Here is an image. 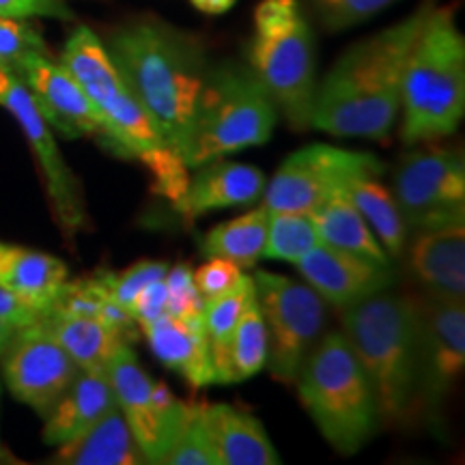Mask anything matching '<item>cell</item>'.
Wrapping results in <instances>:
<instances>
[{"mask_svg": "<svg viewBox=\"0 0 465 465\" xmlns=\"http://www.w3.org/2000/svg\"><path fill=\"white\" fill-rule=\"evenodd\" d=\"M254 295L252 276L243 274L240 282L231 291L209 300L205 306V330L209 341V353H212L213 366V383L226 386L232 383V366H231V342L235 332L237 322H240L243 306Z\"/></svg>", "mask_w": 465, "mask_h": 465, "instance_id": "28", "label": "cell"}, {"mask_svg": "<svg viewBox=\"0 0 465 465\" xmlns=\"http://www.w3.org/2000/svg\"><path fill=\"white\" fill-rule=\"evenodd\" d=\"M347 192L351 196L353 205L360 209V213L373 229L375 237L388 252V257H403L407 242H410V229H407L405 218L401 213L392 192L377 179V174L353 177L347 183Z\"/></svg>", "mask_w": 465, "mask_h": 465, "instance_id": "27", "label": "cell"}, {"mask_svg": "<svg viewBox=\"0 0 465 465\" xmlns=\"http://www.w3.org/2000/svg\"><path fill=\"white\" fill-rule=\"evenodd\" d=\"M61 65L78 80L100 114L110 149L138 160L151 173V190L174 203L190 182L183 158L168 147L138 104L106 45L89 26H75L61 52Z\"/></svg>", "mask_w": 465, "mask_h": 465, "instance_id": "3", "label": "cell"}, {"mask_svg": "<svg viewBox=\"0 0 465 465\" xmlns=\"http://www.w3.org/2000/svg\"><path fill=\"white\" fill-rule=\"evenodd\" d=\"M308 216H311L325 246L360 254V257L377 261V263L383 265H392L391 257L375 237L373 229L360 213V209L353 205L347 188L332 192L322 205L308 212Z\"/></svg>", "mask_w": 465, "mask_h": 465, "instance_id": "25", "label": "cell"}, {"mask_svg": "<svg viewBox=\"0 0 465 465\" xmlns=\"http://www.w3.org/2000/svg\"><path fill=\"white\" fill-rule=\"evenodd\" d=\"M203 420L216 465L282 463L263 422L250 411L226 403H203Z\"/></svg>", "mask_w": 465, "mask_h": 465, "instance_id": "20", "label": "cell"}, {"mask_svg": "<svg viewBox=\"0 0 465 465\" xmlns=\"http://www.w3.org/2000/svg\"><path fill=\"white\" fill-rule=\"evenodd\" d=\"M322 243V237L308 213L302 212H270L263 257L272 261L295 263L308 250Z\"/></svg>", "mask_w": 465, "mask_h": 465, "instance_id": "31", "label": "cell"}, {"mask_svg": "<svg viewBox=\"0 0 465 465\" xmlns=\"http://www.w3.org/2000/svg\"><path fill=\"white\" fill-rule=\"evenodd\" d=\"M106 375L113 386L116 405H119L125 422L130 424L134 438L147 461L160 463L162 455L166 452V438L164 429L155 416L153 401H151L153 380L138 362L130 345H124L114 353V358L106 366Z\"/></svg>", "mask_w": 465, "mask_h": 465, "instance_id": "19", "label": "cell"}, {"mask_svg": "<svg viewBox=\"0 0 465 465\" xmlns=\"http://www.w3.org/2000/svg\"><path fill=\"white\" fill-rule=\"evenodd\" d=\"M341 322L375 392L380 422L394 429L418 422L416 298L383 291L342 308Z\"/></svg>", "mask_w": 465, "mask_h": 465, "instance_id": "4", "label": "cell"}, {"mask_svg": "<svg viewBox=\"0 0 465 465\" xmlns=\"http://www.w3.org/2000/svg\"><path fill=\"white\" fill-rule=\"evenodd\" d=\"M276 121V104L252 69L231 61L209 65L185 166L199 168L235 151L265 144Z\"/></svg>", "mask_w": 465, "mask_h": 465, "instance_id": "8", "label": "cell"}, {"mask_svg": "<svg viewBox=\"0 0 465 465\" xmlns=\"http://www.w3.org/2000/svg\"><path fill=\"white\" fill-rule=\"evenodd\" d=\"M0 106L9 110L20 124L26 141L31 143L33 153L37 155L39 166H42L45 188H48L58 223L67 235H75L86 220L78 182L63 160L50 125L45 124L44 114L39 113L37 104L33 100L31 89L17 75L15 69L3 65H0Z\"/></svg>", "mask_w": 465, "mask_h": 465, "instance_id": "13", "label": "cell"}, {"mask_svg": "<svg viewBox=\"0 0 465 465\" xmlns=\"http://www.w3.org/2000/svg\"><path fill=\"white\" fill-rule=\"evenodd\" d=\"M130 312L141 328L168 315V298H166L164 281H158L149 284V287H144L141 293L134 298V302L130 304Z\"/></svg>", "mask_w": 465, "mask_h": 465, "instance_id": "39", "label": "cell"}, {"mask_svg": "<svg viewBox=\"0 0 465 465\" xmlns=\"http://www.w3.org/2000/svg\"><path fill=\"white\" fill-rule=\"evenodd\" d=\"M192 274H194V282L199 287L201 295L207 302L231 291L243 276L242 267L224 257H209L207 263H203Z\"/></svg>", "mask_w": 465, "mask_h": 465, "instance_id": "37", "label": "cell"}, {"mask_svg": "<svg viewBox=\"0 0 465 465\" xmlns=\"http://www.w3.org/2000/svg\"><path fill=\"white\" fill-rule=\"evenodd\" d=\"M267 328V369L281 383H295L308 353L322 339L325 302L308 284L257 270L252 276Z\"/></svg>", "mask_w": 465, "mask_h": 465, "instance_id": "9", "label": "cell"}, {"mask_svg": "<svg viewBox=\"0 0 465 465\" xmlns=\"http://www.w3.org/2000/svg\"><path fill=\"white\" fill-rule=\"evenodd\" d=\"M267 364V328L261 315L257 295L243 306L240 322L231 342V366L232 383L246 381L259 375Z\"/></svg>", "mask_w": 465, "mask_h": 465, "instance_id": "30", "label": "cell"}, {"mask_svg": "<svg viewBox=\"0 0 465 465\" xmlns=\"http://www.w3.org/2000/svg\"><path fill=\"white\" fill-rule=\"evenodd\" d=\"M15 72L31 89L33 100L50 130H56L69 141L86 136L106 141L95 106L61 63H54L42 52H33L17 63Z\"/></svg>", "mask_w": 465, "mask_h": 465, "instance_id": "15", "label": "cell"}, {"mask_svg": "<svg viewBox=\"0 0 465 465\" xmlns=\"http://www.w3.org/2000/svg\"><path fill=\"white\" fill-rule=\"evenodd\" d=\"M33 52L48 54L37 26L28 17H0V65L15 69Z\"/></svg>", "mask_w": 465, "mask_h": 465, "instance_id": "35", "label": "cell"}, {"mask_svg": "<svg viewBox=\"0 0 465 465\" xmlns=\"http://www.w3.org/2000/svg\"><path fill=\"white\" fill-rule=\"evenodd\" d=\"M431 7L424 0L397 25L349 45L317 84L311 127L339 138L386 141L401 108L407 56Z\"/></svg>", "mask_w": 465, "mask_h": 465, "instance_id": "2", "label": "cell"}, {"mask_svg": "<svg viewBox=\"0 0 465 465\" xmlns=\"http://www.w3.org/2000/svg\"><path fill=\"white\" fill-rule=\"evenodd\" d=\"M104 45L164 143L185 158L209 72L201 39L162 17L138 15Z\"/></svg>", "mask_w": 465, "mask_h": 465, "instance_id": "1", "label": "cell"}, {"mask_svg": "<svg viewBox=\"0 0 465 465\" xmlns=\"http://www.w3.org/2000/svg\"><path fill=\"white\" fill-rule=\"evenodd\" d=\"M405 250L411 276L429 298H465V223L418 231Z\"/></svg>", "mask_w": 465, "mask_h": 465, "instance_id": "17", "label": "cell"}, {"mask_svg": "<svg viewBox=\"0 0 465 465\" xmlns=\"http://www.w3.org/2000/svg\"><path fill=\"white\" fill-rule=\"evenodd\" d=\"M160 465H216L203 420V403H185L182 424Z\"/></svg>", "mask_w": 465, "mask_h": 465, "instance_id": "32", "label": "cell"}, {"mask_svg": "<svg viewBox=\"0 0 465 465\" xmlns=\"http://www.w3.org/2000/svg\"><path fill=\"white\" fill-rule=\"evenodd\" d=\"M265 185V174L257 166L213 160L199 166L173 207L182 218L194 220L218 209L257 203L263 199Z\"/></svg>", "mask_w": 465, "mask_h": 465, "instance_id": "18", "label": "cell"}, {"mask_svg": "<svg viewBox=\"0 0 465 465\" xmlns=\"http://www.w3.org/2000/svg\"><path fill=\"white\" fill-rule=\"evenodd\" d=\"M143 334L166 369L174 371L192 388L213 386V366L209 353L205 319H183L164 315L158 322L143 325Z\"/></svg>", "mask_w": 465, "mask_h": 465, "instance_id": "21", "label": "cell"}, {"mask_svg": "<svg viewBox=\"0 0 465 465\" xmlns=\"http://www.w3.org/2000/svg\"><path fill=\"white\" fill-rule=\"evenodd\" d=\"M67 265L52 254L0 242V284L45 317L67 282Z\"/></svg>", "mask_w": 465, "mask_h": 465, "instance_id": "23", "label": "cell"}, {"mask_svg": "<svg viewBox=\"0 0 465 465\" xmlns=\"http://www.w3.org/2000/svg\"><path fill=\"white\" fill-rule=\"evenodd\" d=\"M418 366L416 405L435 429L441 424V407L465 366V306L463 300L416 298Z\"/></svg>", "mask_w": 465, "mask_h": 465, "instance_id": "12", "label": "cell"}, {"mask_svg": "<svg viewBox=\"0 0 465 465\" xmlns=\"http://www.w3.org/2000/svg\"><path fill=\"white\" fill-rule=\"evenodd\" d=\"M42 322L80 371H106L114 353L124 345H130L124 336L104 325L100 319L48 312Z\"/></svg>", "mask_w": 465, "mask_h": 465, "instance_id": "26", "label": "cell"}, {"mask_svg": "<svg viewBox=\"0 0 465 465\" xmlns=\"http://www.w3.org/2000/svg\"><path fill=\"white\" fill-rule=\"evenodd\" d=\"M166 298H168V315L183 319H199L205 315L207 300L203 298L199 287L194 282V274L185 263L168 267L166 276Z\"/></svg>", "mask_w": 465, "mask_h": 465, "instance_id": "36", "label": "cell"}, {"mask_svg": "<svg viewBox=\"0 0 465 465\" xmlns=\"http://www.w3.org/2000/svg\"><path fill=\"white\" fill-rule=\"evenodd\" d=\"M267 223H270V212L265 205L235 220H226L203 237L201 252L207 259L224 257L240 265L242 270H252L263 259Z\"/></svg>", "mask_w": 465, "mask_h": 465, "instance_id": "29", "label": "cell"}, {"mask_svg": "<svg viewBox=\"0 0 465 465\" xmlns=\"http://www.w3.org/2000/svg\"><path fill=\"white\" fill-rule=\"evenodd\" d=\"M304 282L334 308H349L383 291H391L397 274L392 265L319 243L293 263Z\"/></svg>", "mask_w": 465, "mask_h": 465, "instance_id": "16", "label": "cell"}, {"mask_svg": "<svg viewBox=\"0 0 465 465\" xmlns=\"http://www.w3.org/2000/svg\"><path fill=\"white\" fill-rule=\"evenodd\" d=\"M3 353L9 392L39 416L48 414L80 371L44 322L17 328Z\"/></svg>", "mask_w": 465, "mask_h": 465, "instance_id": "14", "label": "cell"}, {"mask_svg": "<svg viewBox=\"0 0 465 465\" xmlns=\"http://www.w3.org/2000/svg\"><path fill=\"white\" fill-rule=\"evenodd\" d=\"M399 0H308L317 20L330 33H342L364 25Z\"/></svg>", "mask_w": 465, "mask_h": 465, "instance_id": "33", "label": "cell"}, {"mask_svg": "<svg viewBox=\"0 0 465 465\" xmlns=\"http://www.w3.org/2000/svg\"><path fill=\"white\" fill-rule=\"evenodd\" d=\"M0 463H17L15 459H14V455H11V452L5 449L3 441H0Z\"/></svg>", "mask_w": 465, "mask_h": 465, "instance_id": "43", "label": "cell"}, {"mask_svg": "<svg viewBox=\"0 0 465 465\" xmlns=\"http://www.w3.org/2000/svg\"><path fill=\"white\" fill-rule=\"evenodd\" d=\"M383 173V162L366 151H349L312 143L287 155L272 182L265 185L267 212H312L330 194L360 174Z\"/></svg>", "mask_w": 465, "mask_h": 465, "instance_id": "11", "label": "cell"}, {"mask_svg": "<svg viewBox=\"0 0 465 465\" xmlns=\"http://www.w3.org/2000/svg\"><path fill=\"white\" fill-rule=\"evenodd\" d=\"M56 463L65 465H144L149 463L125 422L119 405L106 411L89 431L58 446Z\"/></svg>", "mask_w": 465, "mask_h": 465, "instance_id": "24", "label": "cell"}, {"mask_svg": "<svg viewBox=\"0 0 465 465\" xmlns=\"http://www.w3.org/2000/svg\"><path fill=\"white\" fill-rule=\"evenodd\" d=\"M298 397L323 440L341 455H356L380 429L375 392L345 332H328L308 353Z\"/></svg>", "mask_w": 465, "mask_h": 465, "instance_id": "6", "label": "cell"}, {"mask_svg": "<svg viewBox=\"0 0 465 465\" xmlns=\"http://www.w3.org/2000/svg\"><path fill=\"white\" fill-rule=\"evenodd\" d=\"M401 141L407 147L457 132L465 113V39L452 7H431L418 33L401 89Z\"/></svg>", "mask_w": 465, "mask_h": 465, "instance_id": "5", "label": "cell"}, {"mask_svg": "<svg viewBox=\"0 0 465 465\" xmlns=\"http://www.w3.org/2000/svg\"><path fill=\"white\" fill-rule=\"evenodd\" d=\"M394 199L410 232L465 223V160L461 149L424 147L394 166Z\"/></svg>", "mask_w": 465, "mask_h": 465, "instance_id": "10", "label": "cell"}, {"mask_svg": "<svg viewBox=\"0 0 465 465\" xmlns=\"http://www.w3.org/2000/svg\"><path fill=\"white\" fill-rule=\"evenodd\" d=\"M248 67L295 132L311 127L317 93V44L300 0H261L254 9Z\"/></svg>", "mask_w": 465, "mask_h": 465, "instance_id": "7", "label": "cell"}, {"mask_svg": "<svg viewBox=\"0 0 465 465\" xmlns=\"http://www.w3.org/2000/svg\"><path fill=\"white\" fill-rule=\"evenodd\" d=\"M168 272L166 261H138L130 267H125L124 272H97V278H100L104 289L108 291V295L114 302H119L121 306H125L130 311V304L136 298L138 293L149 284L164 281Z\"/></svg>", "mask_w": 465, "mask_h": 465, "instance_id": "34", "label": "cell"}, {"mask_svg": "<svg viewBox=\"0 0 465 465\" xmlns=\"http://www.w3.org/2000/svg\"><path fill=\"white\" fill-rule=\"evenodd\" d=\"M116 405L106 371H78L67 391L45 414L44 441L61 446L95 424Z\"/></svg>", "mask_w": 465, "mask_h": 465, "instance_id": "22", "label": "cell"}, {"mask_svg": "<svg viewBox=\"0 0 465 465\" xmlns=\"http://www.w3.org/2000/svg\"><path fill=\"white\" fill-rule=\"evenodd\" d=\"M0 17H54L74 20L65 0H0Z\"/></svg>", "mask_w": 465, "mask_h": 465, "instance_id": "38", "label": "cell"}, {"mask_svg": "<svg viewBox=\"0 0 465 465\" xmlns=\"http://www.w3.org/2000/svg\"><path fill=\"white\" fill-rule=\"evenodd\" d=\"M17 332V328L14 323H9L7 319L0 317V353L7 349V345L11 342V339H14V334Z\"/></svg>", "mask_w": 465, "mask_h": 465, "instance_id": "42", "label": "cell"}, {"mask_svg": "<svg viewBox=\"0 0 465 465\" xmlns=\"http://www.w3.org/2000/svg\"><path fill=\"white\" fill-rule=\"evenodd\" d=\"M0 317L7 319V322L14 323L15 328H26V325H33L44 319V315L37 308L26 304L20 295L5 289L3 284H0Z\"/></svg>", "mask_w": 465, "mask_h": 465, "instance_id": "40", "label": "cell"}, {"mask_svg": "<svg viewBox=\"0 0 465 465\" xmlns=\"http://www.w3.org/2000/svg\"><path fill=\"white\" fill-rule=\"evenodd\" d=\"M192 7L207 15H223L235 7L237 0H190Z\"/></svg>", "mask_w": 465, "mask_h": 465, "instance_id": "41", "label": "cell"}]
</instances>
